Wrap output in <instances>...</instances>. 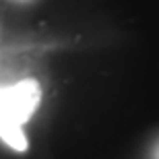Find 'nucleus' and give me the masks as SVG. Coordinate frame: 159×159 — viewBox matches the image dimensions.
Wrapping results in <instances>:
<instances>
[{"mask_svg":"<svg viewBox=\"0 0 159 159\" xmlns=\"http://www.w3.org/2000/svg\"><path fill=\"white\" fill-rule=\"evenodd\" d=\"M41 99V87L35 79L0 87V139L15 151H27L29 143L23 134V122L33 116Z\"/></svg>","mask_w":159,"mask_h":159,"instance_id":"nucleus-1","label":"nucleus"}]
</instances>
